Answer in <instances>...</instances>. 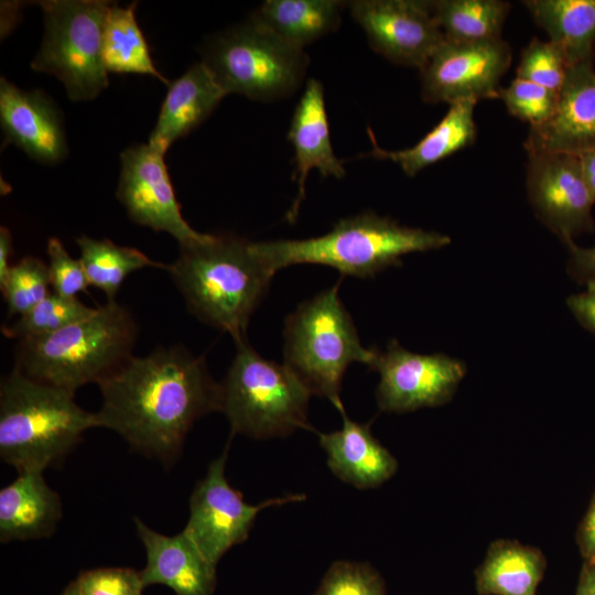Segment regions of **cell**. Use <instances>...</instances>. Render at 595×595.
I'll list each match as a JSON object with an SVG mask.
<instances>
[{
  "instance_id": "obj_1",
  "label": "cell",
  "mask_w": 595,
  "mask_h": 595,
  "mask_svg": "<svg viewBox=\"0 0 595 595\" xmlns=\"http://www.w3.org/2000/svg\"><path fill=\"white\" fill-rule=\"evenodd\" d=\"M98 428L118 433L137 452L171 465L193 424L221 410V387L203 356L182 345L131 356L98 383Z\"/></svg>"
},
{
  "instance_id": "obj_2",
  "label": "cell",
  "mask_w": 595,
  "mask_h": 595,
  "mask_svg": "<svg viewBox=\"0 0 595 595\" xmlns=\"http://www.w3.org/2000/svg\"><path fill=\"white\" fill-rule=\"evenodd\" d=\"M199 321L246 338L250 317L274 275L255 242L236 235H210L180 246V256L165 269Z\"/></svg>"
},
{
  "instance_id": "obj_3",
  "label": "cell",
  "mask_w": 595,
  "mask_h": 595,
  "mask_svg": "<svg viewBox=\"0 0 595 595\" xmlns=\"http://www.w3.org/2000/svg\"><path fill=\"white\" fill-rule=\"evenodd\" d=\"M91 428L96 413L80 408L75 392L17 368L1 378L0 457L19 473L58 465Z\"/></svg>"
},
{
  "instance_id": "obj_4",
  "label": "cell",
  "mask_w": 595,
  "mask_h": 595,
  "mask_svg": "<svg viewBox=\"0 0 595 595\" xmlns=\"http://www.w3.org/2000/svg\"><path fill=\"white\" fill-rule=\"evenodd\" d=\"M138 324L128 307L117 301L60 331L19 339L15 366L35 380L75 392L100 383L131 356Z\"/></svg>"
},
{
  "instance_id": "obj_5",
  "label": "cell",
  "mask_w": 595,
  "mask_h": 595,
  "mask_svg": "<svg viewBox=\"0 0 595 595\" xmlns=\"http://www.w3.org/2000/svg\"><path fill=\"white\" fill-rule=\"evenodd\" d=\"M450 244L445 234L403 226L365 212L339 219L331 231L318 237L261 241L255 247L272 273L292 264L313 263L335 268L342 274L370 278L388 267L400 266L404 255Z\"/></svg>"
},
{
  "instance_id": "obj_6",
  "label": "cell",
  "mask_w": 595,
  "mask_h": 595,
  "mask_svg": "<svg viewBox=\"0 0 595 595\" xmlns=\"http://www.w3.org/2000/svg\"><path fill=\"white\" fill-rule=\"evenodd\" d=\"M339 281L301 303L285 320L284 364L313 394L339 412L342 379L351 363L371 366L377 349L361 345L354 321L338 295Z\"/></svg>"
},
{
  "instance_id": "obj_7",
  "label": "cell",
  "mask_w": 595,
  "mask_h": 595,
  "mask_svg": "<svg viewBox=\"0 0 595 595\" xmlns=\"http://www.w3.org/2000/svg\"><path fill=\"white\" fill-rule=\"evenodd\" d=\"M235 344V357L220 383V411L231 434L269 439L309 429L307 407L313 393L303 380L285 364L260 356L246 338Z\"/></svg>"
},
{
  "instance_id": "obj_8",
  "label": "cell",
  "mask_w": 595,
  "mask_h": 595,
  "mask_svg": "<svg viewBox=\"0 0 595 595\" xmlns=\"http://www.w3.org/2000/svg\"><path fill=\"white\" fill-rule=\"evenodd\" d=\"M202 62L226 95L273 101L300 87L309 56L250 19L216 36Z\"/></svg>"
},
{
  "instance_id": "obj_9",
  "label": "cell",
  "mask_w": 595,
  "mask_h": 595,
  "mask_svg": "<svg viewBox=\"0 0 595 595\" xmlns=\"http://www.w3.org/2000/svg\"><path fill=\"white\" fill-rule=\"evenodd\" d=\"M39 6L45 33L32 69L58 78L74 101L94 99L108 86L102 31L110 2L50 0Z\"/></svg>"
},
{
  "instance_id": "obj_10",
  "label": "cell",
  "mask_w": 595,
  "mask_h": 595,
  "mask_svg": "<svg viewBox=\"0 0 595 595\" xmlns=\"http://www.w3.org/2000/svg\"><path fill=\"white\" fill-rule=\"evenodd\" d=\"M228 446L209 464L205 477L194 487L188 521L183 530L215 567L230 548L248 538L261 510L306 498L305 495H288L258 505L247 504L241 491L232 488L225 475Z\"/></svg>"
},
{
  "instance_id": "obj_11",
  "label": "cell",
  "mask_w": 595,
  "mask_h": 595,
  "mask_svg": "<svg viewBox=\"0 0 595 595\" xmlns=\"http://www.w3.org/2000/svg\"><path fill=\"white\" fill-rule=\"evenodd\" d=\"M512 60L502 39L482 42L445 41L433 52L421 73L425 102L497 99L500 80Z\"/></svg>"
},
{
  "instance_id": "obj_12",
  "label": "cell",
  "mask_w": 595,
  "mask_h": 595,
  "mask_svg": "<svg viewBox=\"0 0 595 595\" xmlns=\"http://www.w3.org/2000/svg\"><path fill=\"white\" fill-rule=\"evenodd\" d=\"M370 369L379 372L376 399L380 410L409 412L451 400L466 374L461 360L445 354H416L396 339L377 350Z\"/></svg>"
},
{
  "instance_id": "obj_13",
  "label": "cell",
  "mask_w": 595,
  "mask_h": 595,
  "mask_svg": "<svg viewBox=\"0 0 595 595\" xmlns=\"http://www.w3.org/2000/svg\"><path fill=\"white\" fill-rule=\"evenodd\" d=\"M526 185L536 216L567 247L575 237L595 229V201L577 154H528Z\"/></svg>"
},
{
  "instance_id": "obj_14",
  "label": "cell",
  "mask_w": 595,
  "mask_h": 595,
  "mask_svg": "<svg viewBox=\"0 0 595 595\" xmlns=\"http://www.w3.org/2000/svg\"><path fill=\"white\" fill-rule=\"evenodd\" d=\"M164 154L149 143L123 150L117 197L136 224L165 231L180 246L205 240L209 234L196 231L183 218Z\"/></svg>"
},
{
  "instance_id": "obj_15",
  "label": "cell",
  "mask_w": 595,
  "mask_h": 595,
  "mask_svg": "<svg viewBox=\"0 0 595 595\" xmlns=\"http://www.w3.org/2000/svg\"><path fill=\"white\" fill-rule=\"evenodd\" d=\"M347 7L370 46L394 64L421 69L445 40L432 1L356 0Z\"/></svg>"
},
{
  "instance_id": "obj_16",
  "label": "cell",
  "mask_w": 595,
  "mask_h": 595,
  "mask_svg": "<svg viewBox=\"0 0 595 595\" xmlns=\"http://www.w3.org/2000/svg\"><path fill=\"white\" fill-rule=\"evenodd\" d=\"M524 149L528 154L564 152L577 155L595 149L593 62L570 66L554 115L541 126L530 128Z\"/></svg>"
},
{
  "instance_id": "obj_17",
  "label": "cell",
  "mask_w": 595,
  "mask_h": 595,
  "mask_svg": "<svg viewBox=\"0 0 595 595\" xmlns=\"http://www.w3.org/2000/svg\"><path fill=\"white\" fill-rule=\"evenodd\" d=\"M0 121L7 141L35 161L55 164L66 156L67 144L60 111L43 91L22 90L2 77Z\"/></svg>"
},
{
  "instance_id": "obj_18",
  "label": "cell",
  "mask_w": 595,
  "mask_h": 595,
  "mask_svg": "<svg viewBox=\"0 0 595 595\" xmlns=\"http://www.w3.org/2000/svg\"><path fill=\"white\" fill-rule=\"evenodd\" d=\"M288 140L294 149L293 180L298 184L296 197L286 215V219L293 223L305 196V183L312 169H316L324 177L342 178L346 174L343 161L333 150L324 87L315 78L306 82L292 116Z\"/></svg>"
},
{
  "instance_id": "obj_19",
  "label": "cell",
  "mask_w": 595,
  "mask_h": 595,
  "mask_svg": "<svg viewBox=\"0 0 595 595\" xmlns=\"http://www.w3.org/2000/svg\"><path fill=\"white\" fill-rule=\"evenodd\" d=\"M134 524L147 553L145 567L140 571L145 586L162 584L176 595H213L216 567L184 531L165 536L152 530L138 517Z\"/></svg>"
},
{
  "instance_id": "obj_20",
  "label": "cell",
  "mask_w": 595,
  "mask_h": 595,
  "mask_svg": "<svg viewBox=\"0 0 595 595\" xmlns=\"http://www.w3.org/2000/svg\"><path fill=\"white\" fill-rule=\"evenodd\" d=\"M340 413V430L318 434L329 469L343 482L360 489L380 486L398 468L394 456L374 437L369 424L353 421L345 410Z\"/></svg>"
},
{
  "instance_id": "obj_21",
  "label": "cell",
  "mask_w": 595,
  "mask_h": 595,
  "mask_svg": "<svg viewBox=\"0 0 595 595\" xmlns=\"http://www.w3.org/2000/svg\"><path fill=\"white\" fill-rule=\"evenodd\" d=\"M61 518V498L41 470L19 473L0 490L1 542L47 538Z\"/></svg>"
},
{
  "instance_id": "obj_22",
  "label": "cell",
  "mask_w": 595,
  "mask_h": 595,
  "mask_svg": "<svg viewBox=\"0 0 595 595\" xmlns=\"http://www.w3.org/2000/svg\"><path fill=\"white\" fill-rule=\"evenodd\" d=\"M225 96L203 62L193 65L170 85L148 143L165 153L175 140L204 121Z\"/></svg>"
},
{
  "instance_id": "obj_23",
  "label": "cell",
  "mask_w": 595,
  "mask_h": 595,
  "mask_svg": "<svg viewBox=\"0 0 595 595\" xmlns=\"http://www.w3.org/2000/svg\"><path fill=\"white\" fill-rule=\"evenodd\" d=\"M477 101L459 100L450 105L442 120L411 148L389 151L380 148L371 129H367L371 151L369 156L390 160L408 176H414L425 167L472 145L477 136L474 110Z\"/></svg>"
},
{
  "instance_id": "obj_24",
  "label": "cell",
  "mask_w": 595,
  "mask_h": 595,
  "mask_svg": "<svg viewBox=\"0 0 595 595\" xmlns=\"http://www.w3.org/2000/svg\"><path fill=\"white\" fill-rule=\"evenodd\" d=\"M345 6L338 0H267L251 20L304 51L306 45L338 29Z\"/></svg>"
},
{
  "instance_id": "obj_25",
  "label": "cell",
  "mask_w": 595,
  "mask_h": 595,
  "mask_svg": "<svg viewBox=\"0 0 595 595\" xmlns=\"http://www.w3.org/2000/svg\"><path fill=\"white\" fill-rule=\"evenodd\" d=\"M537 25L566 56L570 66L593 62L595 55V0H524Z\"/></svg>"
},
{
  "instance_id": "obj_26",
  "label": "cell",
  "mask_w": 595,
  "mask_h": 595,
  "mask_svg": "<svg viewBox=\"0 0 595 595\" xmlns=\"http://www.w3.org/2000/svg\"><path fill=\"white\" fill-rule=\"evenodd\" d=\"M547 567L543 554L513 541H498L475 573L479 595H536Z\"/></svg>"
},
{
  "instance_id": "obj_27",
  "label": "cell",
  "mask_w": 595,
  "mask_h": 595,
  "mask_svg": "<svg viewBox=\"0 0 595 595\" xmlns=\"http://www.w3.org/2000/svg\"><path fill=\"white\" fill-rule=\"evenodd\" d=\"M134 9L136 3L126 8L109 6L102 31L105 67L107 72L150 75L167 84L151 60Z\"/></svg>"
},
{
  "instance_id": "obj_28",
  "label": "cell",
  "mask_w": 595,
  "mask_h": 595,
  "mask_svg": "<svg viewBox=\"0 0 595 595\" xmlns=\"http://www.w3.org/2000/svg\"><path fill=\"white\" fill-rule=\"evenodd\" d=\"M502 0L432 1L434 18L450 42H482L501 39L510 11Z\"/></svg>"
},
{
  "instance_id": "obj_29",
  "label": "cell",
  "mask_w": 595,
  "mask_h": 595,
  "mask_svg": "<svg viewBox=\"0 0 595 595\" xmlns=\"http://www.w3.org/2000/svg\"><path fill=\"white\" fill-rule=\"evenodd\" d=\"M76 242L89 283L101 290L108 302L116 301L118 291L130 273L147 267H166L151 260L138 249L118 246L108 239L80 236L76 238Z\"/></svg>"
},
{
  "instance_id": "obj_30",
  "label": "cell",
  "mask_w": 595,
  "mask_h": 595,
  "mask_svg": "<svg viewBox=\"0 0 595 595\" xmlns=\"http://www.w3.org/2000/svg\"><path fill=\"white\" fill-rule=\"evenodd\" d=\"M96 307H89L77 298H67L51 292L44 300L14 322L3 325L2 334L9 338L22 339L42 336L60 331L90 315Z\"/></svg>"
},
{
  "instance_id": "obj_31",
  "label": "cell",
  "mask_w": 595,
  "mask_h": 595,
  "mask_svg": "<svg viewBox=\"0 0 595 595\" xmlns=\"http://www.w3.org/2000/svg\"><path fill=\"white\" fill-rule=\"evenodd\" d=\"M0 289L8 316L26 313L52 292L47 264L33 256L22 258L11 266Z\"/></svg>"
},
{
  "instance_id": "obj_32",
  "label": "cell",
  "mask_w": 595,
  "mask_h": 595,
  "mask_svg": "<svg viewBox=\"0 0 595 595\" xmlns=\"http://www.w3.org/2000/svg\"><path fill=\"white\" fill-rule=\"evenodd\" d=\"M569 68L566 56L556 44L534 37L521 52L516 77L560 91Z\"/></svg>"
},
{
  "instance_id": "obj_33",
  "label": "cell",
  "mask_w": 595,
  "mask_h": 595,
  "mask_svg": "<svg viewBox=\"0 0 595 595\" xmlns=\"http://www.w3.org/2000/svg\"><path fill=\"white\" fill-rule=\"evenodd\" d=\"M498 99L511 116L532 128L541 126L554 115L559 91L516 77L507 87H500Z\"/></svg>"
},
{
  "instance_id": "obj_34",
  "label": "cell",
  "mask_w": 595,
  "mask_h": 595,
  "mask_svg": "<svg viewBox=\"0 0 595 595\" xmlns=\"http://www.w3.org/2000/svg\"><path fill=\"white\" fill-rule=\"evenodd\" d=\"M313 595H387L379 573L369 564L334 562Z\"/></svg>"
},
{
  "instance_id": "obj_35",
  "label": "cell",
  "mask_w": 595,
  "mask_h": 595,
  "mask_svg": "<svg viewBox=\"0 0 595 595\" xmlns=\"http://www.w3.org/2000/svg\"><path fill=\"white\" fill-rule=\"evenodd\" d=\"M75 584L79 595H141L145 587L140 571L127 567L89 570Z\"/></svg>"
},
{
  "instance_id": "obj_36",
  "label": "cell",
  "mask_w": 595,
  "mask_h": 595,
  "mask_svg": "<svg viewBox=\"0 0 595 595\" xmlns=\"http://www.w3.org/2000/svg\"><path fill=\"white\" fill-rule=\"evenodd\" d=\"M48 274L52 292L67 298H77L90 284L80 259L69 256L58 238L47 241Z\"/></svg>"
},
{
  "instance_id": "obj_37",
  "label": "cell",
  "mask_w": 595,
  "mask_h": 595,
  "mask_svg": "<svg viewBox=\"0 0 595 595\" xmlns=\"http://www.w3.org/2000/svg\"><path fill=\"white\" fill-rule=\"evenodd\" d=\"M567 306L586 329L595 334V280L586 282V289L567 299Z\"/></svg>"
},
{
  "instance_id": "obj_38",
  "label": "cell",
  "mask_w": 595,
  "mask_h": 595,
  "mask_svg": "<svg viewBox=\"0 0 595 595\" xmlns=\"http://www.w3.org/2000/svg\"><path fill=\"white\" fill-rule=\"evenodd\" d=\"M567 248L570 250L567 269L571 275L585 283L595 280V245L582 248L574 242Z\"/></svg>"
},
{
  "instance_id": "obj_39",
  "label": "cell",
  "mask_w": 595,
  "mask_h": 595,
  "mask_svg": "<svg viewBox=\"0 0 595 595\" xmlns=\"http://www.w3.org/2000/svg\"><path fill=\"white\" fill-rule=\"evenodd\" d=\"M581 549L586 560H595V502L589 508L581 529Z\"/></svg>"
},
{
  "instance_id": "obj_40",
  "label": "cell",
  "mask_w": 595,
  "mask_h": 595,
  "mask_svg": "<svg viewBox=\"0 0 595 595\" xmlns=\"http://www.w3.org/2000/svg\"><path fill=\"white\" fill-rule=\"evenodd\" d=\"M575 595H595V560H586L583 565Z\"/></svg>"
},
{
  "instance_id": "obj_41",
  "label": "cell",
  "mask_w": 595,
  "mask_h": 595,
  "mask_svg": "<svg viewBox=\"0 0 595 595\" xmlns=\"http://www.w3.org/2000/svg\"><path fill=\"white\" fill-rule=\"evenodd\" d=\"M12 236L7 227H0V282L8 274L11 266L9 258L12 253Z\"/></svg>"
},
{
  "instance_id": "obj_42",
  "label": "cell",
  "mask_w": 595,
  "mask_h": 595,
  "mask_svg": "<svg viewBox=\"0 0 595 595\" xmlns=\"http://www.w3.org/2000/svg\"><path fill=\"white\" fill-rule=\"evenodd\" d=\"M582 172L595 201V149L578 154Z\"/></svg>"
},
{
  "instance_id": "obj_43",
  "label": "cell",
  "mask_w": 595,
  "mask_h": 595,
  "mask_svg": "<svg viewBox=\"0 0 595 595\" xmlns=\"http://www.w3.org/2000/svg\"><path fill=\"white\" fill-rule=\"evenodd\" d=\"M62 595H79L75 581L67 586V588L62 593Z\"/></svg>"
}]
</instances>
